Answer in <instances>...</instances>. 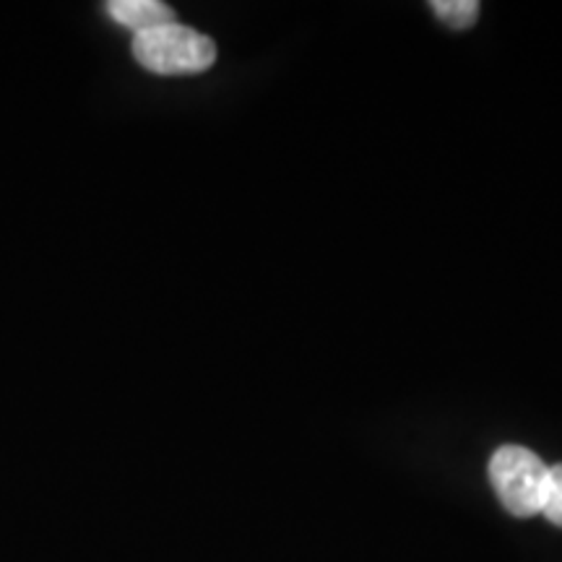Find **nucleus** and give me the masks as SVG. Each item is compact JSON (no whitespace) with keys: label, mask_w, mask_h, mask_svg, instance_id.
Returning a JSON list of instances; mask_svg holds the SVG:
<instances>
[{"label":"nucleus","mask_w":562,"mask_h":562,"mask_svg":"<svg viewBox=\"0 0 562 562\" xmlns=\"http://www.w3.org/2000/svg\"><path fill=\"white\" fill-rule=\"evenodd\" d=\"M104 11H108L112 21L131 30L133 37L140 32H151L157 26L178 21L175 11L167 3H161V0H110Z\"/></svg>","instance_id":"nucleus-3"},{"label":"nucleus","mask_w":562,"mask_h":562,"mask_svg":"<svg viewBox=\"0 0 562 562\" xmlns=\"http://www.w3.org/2000/svg\"><path fill=\"white\" fill-rule=\"evenodd\" d=\"M542 516L547 518V521L560 526L562 529V463H554V467H550L544 503H542Z\"/></svg>","instance_id":"nucleus-5"},{"label":"nucleus","mask_w":562,"mask_h":562,"mask_svg":"<svg viewBox=\"0 0 562 562\" xmlns=\"http://www.w3.org/2000/svg\"><path fill=\"white\" fill-rule=\"evenodd\" d=\"M550 467L524 446H503L490 459V482L497 501L516 518L542 513Z\"/></svg>","instance_id":"nucleus-2"},{"label":"nucleus","mask_w":562,"mask_h":562,"mask_svg":"<svg viewBox=\"0 0 562 562\" xmlns=\"http://www.w3.org/2000/svg\"><path fill=\"white\" fill-rule=\"evenodd\" d=\"M432 11L451 30H469L480 19V3L476 0H435Z\"/></svg>","instance_id":"nucleus-4"},{"label":"nucleus","mask_w":562,"mask_h":562,"mask_svg":"<svg viewBox=\"0 0 562 562\" xmlns=\"http://www.w3.org/2000/svg\"><path fill=\"white\" fill-rule=\"evenodd\" d=\"M133 58L138 60L140 68L157 76H191L214 66L216 45L206 34L175 21V24L136 34Z\"/></svg>","instance_id":"nucleus-1"}]
</instances>
